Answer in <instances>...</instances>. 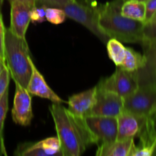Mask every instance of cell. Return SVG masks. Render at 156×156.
Wrapping results in <instances>:
<instances>
[{
	"mask_svg": "<svg viewBox=\"0 0 156 156\" xmlns=\"http://www.w3.org/2000/svg\"><path fill=\"white\" fill-rule=\"evenodd\" d=\"M86 1H88V2H94V1H95V0H86Z\"/></svg>",
	"mask_w": 156,
	"mask_h": 156,
	"instance_id": "1f68e13d",
	"label": "cell"
},
{
	"mask_svg": "<svg viewBox=\"0 0 156 156\" xmlns=\"http://www.w3.org/2000/svg\"><path fill=\"white\" fill-rule=\"evenodd\" d=\"M123 108L124 98L123 97L97 87L95 104L88 115L117 117Z\"/></svg>",
	"mask_w": 156,
	"mask_h": 156,
	"instance_id": "9c48e42d",
	"label": "cell"
},
{
	"mask_svg": "<svg viewBox=\"0 0 156 156\" xmlns=\"http://www.w3.org/2000/svg\"><path fill=\"white\" fill-rule=\"evenodd\" d=\"M67 18L73 19L88 29L103 44H106L109 37L101 28L98 24V9L91 2L70 0L62 8Z\"/></svg>",
	"mask_w": 156,
	"mask_h": 156,
	"instance_id": "277c9868",
	"label": "cell"
},
{
	"mask_svg": "<svg viewBox=\"0 0 156 156\" xmlns=\"http://www.w3.org/2000/svg\"><path fill=\"white\" fill-rule=\"evenodd\" d=\"M5 66H6L5 59L4 57H2V56L0 55V75H1L2 72L3 71V69H4Z\"/></svg>",
	"mask_w": 156,
	"mask_h": 156,
	"instance_id": "f1b7e54d",
	"label": "cell"
},
{
	"mask_svg": "<svg viewBox=\"0 0 156 156\" xmlns=\"http://www.w3.org/2000/svg\"><path fill=\"white\" fill-rule=\"evenodd\" d=\"M124 0H114L98 5V24L110 38L121 42L140 44L144 41V22L123 16L120 8Z\"/></svg>",
	"mask_w": 156,
	"mask_h": 156,
	"instance_id": "7a4b0ae2",
	"label": "cell"
},
{
	"mask_svg": "<svg viewBox=\"0 0 156 156\" xmlns=\"http://www.w3.org/2000/svg\"><path fill=\"white\" fill-rule=\"evenodd\" d=\"M11 74L7 66L5 67L0 75V99L2 97L6 91L9 89V82H10Z\"/></svg>",
	"mask_w": 156,
	"mask_h": 156,
	"instance_id": "cb8c5ba5",
	"label": "cell"
},
{
	"mask_svg": "<svg viewBox=\"0 0 156 156\" xmlns=\"http://www.w3.org/2000/svg\"><path fill=\"white\" fill-rule=\"evenodd\" d=\"M146 21H149L156 12V0H146Z\"/></svg>",
	"mask_w": 156,
	"mask_h": 156,
	"instance_id": "484cf974",
	"label": "cell"
},
{
	"mask_svg": "<svg viewBox=\"0 0 156 156\" xmlns=\"http://www.w3.org/2000/svg\"><path fill=\"white\" fill-rule=\"evenodd\" d=\"M146 119L147 117L136 115L123 110L117 117V140H129L138 136L146 123Z\"/></svg>",
	"mask_w": 156,
	"mask_h": 156,
	"instance_id": "8fae6325",
	"label": "cell"
},
{
	"mask_svg": "<svg viewBox=\"0 0 156 156\" xmlns=\"http://www.w3.org/2000/svg\"><path fill=\"white\" fill-rule=\"evenodd\" d=\"M96 85L88 90L70 96L67 101L68 110L75 115L85 117L88 115L96 101Z\"/></svg>",
	"mask_w": 156,
	"mask_h": 156,
	"instance_id": "9a60e30c",
	"label": "cell"
},
{
	"mask_svg": "<svg viewBox=\"0 0 156 156\" xmlns=\"http://www.w3.org/2000/svg\"><path fill=\"white\" fill-rule=\"evenodd\" d=\"M120 13L126 18L145 23L146 2L142 0H124L120 8Z\"/></svg>",
	"mask_w": 156,
	"mask_h": 156,
	"instance_id": "e0dca14e",
	"label": "cell"
},
{
	"mask_svg": "<svg viewBox=\"0 0 156 156\" xmlns=\"http://www.w3.org/2000/svg\"><path fill=\"white\" fill-rule=\"evenodd\" d=\"M149 117H152V120H153L154 123H155V127H156V109L155 110V111H154V112L152 113V115L149 116Z\"/></svg>",
	"mask_w": 156,
	"mask_h": 156,
	"instance_id": "f546056e",
	"label": "cell"
},
{
	"mask_svg": "<svg viewBox=\"0 0 156 156\" xmlns=\"http://www.w3.org/2000/svg\"><path fill=\"white\" fill-rule=\"evenodd\" d=\"M9 111V89L5 92L0 99V142L3 140L2 132L4 123Z\"/></svg>",
	"mask_w": 156,
	"mask_h": 156,
	"instance_id": "7402d4cb",
	"label": "cell"
},
{
	"mask_svg": "<svg viewBox=\"0 0 156 156\" xmlns=\"http://www.w3.org/2000/svg\"><path fill=\"white\" fill-rule=\"evenodd\" d=\"M32 72L27 86V90L31 95L37 96L41 98L48 99L55 104H67V101L62 100L44 79V76L41 74L34 65V62H31Z\"/></svg>",
	"mask_w": 156,
	"mask_h": 156,
	"instance_id": "7c38bea8",
	"label": "cell"
},
{
	"mask_svg": "<svg viewBox=\"0 0 156 156\" xmlns=\"http://www.w3.org/2000/svg\"><path fill=\"white\" fill-rule=\"evenodd\" d=\"M45 13L46 21L56 25L62 24L67 18L64 10L61 8L46 6Z\"/></svg>",
	"mask_w": 156,
	"mask_h": 156,
	"instance_id": "ffe728a7",
	"label": "cell"
},
{
	"mask_svg": "<svg viewBox=\"0 0 156 156\" xmlns=\"http://www.w3.org/2000/svg\"><path fill=\"white\" fill-rule=\"evenodd\" d=\"M134 144V139L116 140L99 145L95 154L98 156H129Z\"/></svg>",
	"mask_w": 156,
	"mask_h": 156,
	"instance_id": "2e32d148",
	"label": "cell"
},
{
	"mask_svg": "<svg viewBox=\"0 0 156 156\" xmlns=\"http://www.w3.org/2000/svg\"><path fill=\"white\" fill-rule=\"evenodd\" d=\"M49 111L60 141L62 156H79L97 144L84 117L75 115L61 104L53 103Z\"/></svg>",
	"mask_w": 156,
	"mask_h": 156,
	"instance_id": "6da1fadb",
	"label": "cell"
},
{
	"mask_svg": "<svg viewBox=\"0 0 156 156\" xmlns=\"http://www.w3.org/2000/svg\"><path fill=\"white\" fill-rule=\"evenodd\" d=\"M136 72H129L117 66L111 76L101 79L97 87L115 93L123 98L128 97L139 88Z\"/></svg>",
	"mask_w": 156,
	"mask_h": 156,
	"instance_id": "8992f818",
	"label": "cell"
},
{
	"mask_svg": "<svg viewBox=\"0 0 156 156\" xmlns=\"http://www.w3.org/2000/svg\"><path fill=\"white\" fill-rule=\"evenodd\" d=\"M5 29V27L4 24H3L2 16L1 10H0V55L2 57H4V45Z\"/></svg>",
	"mask_w": 156,
	"mask_h": 156,
	"instance_id": "4316f807",
	"label": "cell"
},
{
	"mask_svg": "<svg viewBox=\"0 0 156 156\" xmlns=\"http://www.w3.org/2000/svg\"><path fill=\"white\" fill-rule=\"evenodd\" d=\"M146 62L143 68L136 71L139 85L156 83V39L143 44Z\"/></svg>",
	"mask_w": 156,
	"mask_h": 156,
	"instance_id": "5bb4252c",
	"label": "cell"
},
{
	"mask_svg": "<svg viewBox=\"0 0 156 156\" xmlns=\"http://www.w3.org/2000/svg\"><path fill=\"white\" fill-rule=\"evenodd\" d=\"M9 2H22L24 4L30 6L31 9L37 5V0H9Z\"/></svg>",
	"mask_w": 156,
	"mask_h": 156,
	"instance_id": "83f0119b",
	"label": "cell"
},
{
	"mask_svg": "<svg viewBox=\"0 0 156 156\" xmlns=\"http://www.w3.org/2000/svg\"><path fill=\"white\" fill-rule=\"evenodd\" d=\"M4 57L11 78L15 82L27 88L31 75L33 59L26 39L15 35L9 28L5 29Z\"/></svg>",
	"mask_w": 156,
	"mask_h": 156,
	"instance_id": "3957f363",
	"label": "cell"
},
{
	"mask_svg": "<svg viewBox=\"0 0 156 156\" xmlns=\"http://www.w3.org/2000/svg\"><path fill=\"white\" fill-rule=\"evenodd\" d=\"M15 83V91L12 109V117L16 124L27 126L34 117L32 111L31 94L27 88L20 84Z\"/></svg>",
	"mask_w": 156,
	"mask_h": 156,
	"instance_id": "ba28073f",
	"label": "cell"
},
{
	"mask_svg": "<svg viewBox=\"0 0 156 156\" xmlns=\"http://www.w3.org/2000/svg\"><path fill=\"white\" fill-rule=\"evenodd\" d=\"M156 109V83L140 85L133 94L124 98L123 110L148 117Z\"/></svg>",
	"mask_w": 156,
	"mask_h": 156,
	"instance_id": "5b68a950",
	"label": "cell"
},
{
	"mask_svg": "<svg viewBox=\"0 0 156 156\" xmlns=\"http://www.w3.org/2000/svg\"><path fill=\"white\" fill-rule=\"evenodd\" d=\"M146 59L143 54L130 47H126V54L121 66L119 67L129 72H136L145 65Z\"/></svg>",
	"mask_w": 156,
	"mask_h": 156,
	"instance_id": "ac0fdd59",
	"label": "cell"
},
{
	"mask_svg": "<svg viewBox=\"0 0 156 156\" xmlns=\"http://www.w3.org/2000/svg\"><path fill=\"white\" fill-rule=\"evenodd\" d=\"M14 154L18 156H62L60 141L57 136L47 137L34 143H21Z\"/></svg>",
	"mask_w": 156,
	"mask_h": 156,
	"instance_id": "30bf717a",
	"label": "cell"
},
{
	"mask_svg": "<svg viewBox=\"0 0 156 156\" xmlns=\"http://www.w3.org/2000/svg\"><path fill=\"white\" fill-rule=\"evenodd\" d=\"M10 27L9 30L15 35L26 39V33L30 23L31 8L19 2H10Z\"/></svg>",
	"mask_w": 156,
	"mask_h": 156,
	"instance_id": "4fadbf2b",
	"label": "cell"
},
{
	"mask_svg": "<svg viewBox=\"0 0 156 156\" xmlns=\"http://www.w3.org/2000/svg\"><path fill=\"white\" fill-rule=\"evenodd\" d=\"M143 37H144V41L143 44L156 39V12L149 21L144 23Z\"/></svg>",
	"mask_w": 156,
	"mask_h": 156,
	"instance_id": "44dd1931",
	"label": "cell"
},
{
	"mask_svg": "<svg viewBox=\"0 0 156 156\" xmlns=\"http://www.w3.org/2000/svg\"><path fill=\"white\" fill-rule=\"evenodd\" d=\"M106 46L110 59L117 66V67L120 66L126 54V47L123 46L121 41L115 38H110L107 41Z\"/></svg>",
	"mask_w": 156,
	"mask_h": 156,
	"instance_id": "d6986e66",
	"label": "cell"
},
{
	"mask_svg": "<svg viewBox=\"0 0 156 156\" xmlns=\"http://www.w3.org/2000/svg\"><path fill=\"white\" fill-rule=\"evenodd\" d=\"M69 1L70 0H37V5L62 8V6H63Z\"/></svg>",
	"mask_w": 156,
	"mask_h": 156,
	"instance_id": "d4e9b609",
	"label": "cell"
},
{
	"mask_svg": "<svg viewBox=\"0 0 156 156\" xmlns=\"http://www.w3.org/2000/svg\"><path fill=\"white\" fill-rule=\"evenodd\" d=\"M3 1H4V0H0V10H2V7Z\"/></svg>",
	"mask_w": 156,
	"mask_h": 156,
	"instance_id": "4dcf8cb0",
	"label": "cell"
},
{
	"mask_svg": "<svg viewBox=\"0 0 156 156\" xmlns=\"http://www.w3.org/2000/svg\"><path fill=\"white\" fill-rule=\"evenodd\" d=\"M46 6L37 5L30 9V21L34 23H43L46 21Z\"/></svg>",
	"mask_w": 156,
	"mask_h": 156,
	"instance_id": "603a6c76",
	"label": "cell"
},
{
	"mask_svg": "<svg viewBox=\"0 0 156 156\" xmlns=\"http://www.w3.org/2000/svg\"><path fill=\"white\" fill-rule=\"evenodd\" d=\"M84 119L87 126L95 139L96 145L106 144L117 140V117L87 115Z\"/></svg>",
	"mask_w": 156,
	"mask_h": 156,
	"instance_id": "52a82bcc",
	"label": "cell"
},
{
	"mask_svg": "<svg viewBox=\"0 0 156 156\" xmlns=\"http://www.w3.org/2000/svg\"><path fill=\"white\" fill-rule=\"evenodd\" d=\"M142 1H146V0H142Z\"/></svg>",
	"mask_w": 156,
	"mask_h": 156,
	"instance_id": "d6a6232c",
	"label": "cell"
}]
</instances>
